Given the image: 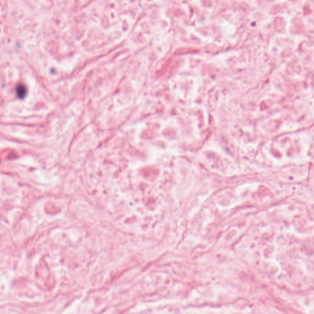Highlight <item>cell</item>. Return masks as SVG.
I'll return each instance as SVG.
<instances>
[{"label": "cell", "mask_w": 314, "mask_h": 314, "mask_svg": "<svg viewBox=\"0 0 314 314\" xmlns=\"http://www.w3.org/2000/svg\"><path fill=\"white\" fill-rule=\"evenodd\" d=\"M16 93L20 98H23L26 95L27 89L25 85L20 84L16 87Z\"/></svg>", "instance_id": "6da1fadb"}]
</instances>
